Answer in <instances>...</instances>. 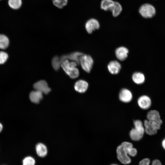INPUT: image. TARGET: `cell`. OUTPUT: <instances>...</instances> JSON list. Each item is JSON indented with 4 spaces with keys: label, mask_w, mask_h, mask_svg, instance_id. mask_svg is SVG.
I'll use <instances>...</instances> for the list:
<instances>
[{
    "label": "cell",
    "mask_w": 165,
    "mask_h": 165,
    "mask_svg": "<svg viewBox=\"0 0 165 165\" xmlns=\"http://www.w3.org/2000/svg\"><path fill=\"white\" fill-rule=\"evenodd\" d=\"M111 165H118L116 164H111Z\"/></svg>",
    "instance_id": "f546056e"
},
{
    "label": "cell",
    "mask_w": 165,
    "mask_h": 165,
    "mask_svg": "<svg viewBox=\"0 0 165 165\" xmlns=\"http://www.w3.org/2000/svg\"><path fill=\"white\" fill-rule=\"evenodd\" d=\"M33 87L35 90L46 94H48L51 91V89L49 87L47 82L44 80L37 82L34 84Z\"/></svg>",
    "instance_id": "9c48e42d"
},
{
    "label": "cell",
    "mask_w": 165,
    "mask_h": 165,
    "mask_svg": "<svg viewBox=\"0 0 165 165\" xmlns=\"http://www.w3.org/2000/svg\"><path fill=\"white\" fill-rule=\"evenodd\" d=\"M107 67L109 72L114 75L118 74L121 69L120 64L115 60L110 61L108 63Z\"/></svg>",
    "instance_id": "5bb4252c"
},
{
    "label": "cell",
    "mask_w": 165,
    "mask_h": 165,
    "mask_svg": "<svg viewBox=\"0 0 165 165\" xmlns=\"http://www.w3.org/2000/svg\"><path fill=\"white\" fill-rule=\"evenodd\" d=\"M100 27L98 21L94 18H91L86 22L85 27L87 32L89 34L92 33L94 31L99 29Z\"/></svg>",
    "instance_id": "ba28073f"
},
{
    "label": "cell",
    "mask_w": 165,
    "mask_h": 165,
    "mask_svg": "<svg viewBox=\"0 0 165 165\" xmlns=\"http://www.w3.org/2000/svg\"><path fill=\"white\" fill-rule=\"evenodd\" d=\"M3 128L2 124L0 123V132L2 131Z\"/></svg>",
    "instance_id": "f1b7e54d"
},
{
    "label": "cell",
    "mask_w": 165,
    "mask_h": 165,
    "mask_svg": "<svg viewBox=\"0 0 165 165\" xmlns=\"http://www.w3.org/2000/svg\"><path fill=\"white\" fill-rule=\"evenodd\" d=\"M133 123L134 128L130 130V136L132 140L138 141L141 139L144 136L145 132L144 127L140 120H135Z\"/></svg>",
    "instance_id": "277c9868"
},
{
    "label": "cell",
    "mask_w": 165,
    "mask_h": 165,
    "mask_svg": "<svg viewBox=\"0 0 165 165\" xmlns=\"http://www.w3.org/2000/svg\"><path fill=\"white\" fill-rule=\"evenodd\" d=\"M35 149L36 153L38 156L43 157L47 155V148L44 144L40 143L37 144Z\"/></svg>",
    "instance_id": "e0dca14e"
},
{
    "label": "cell",
    "mask_w": 165,
    "mask_h": 165,
    "mask_svg": "<svg viewBox=\"0 0 165 165\" xmlns=\"http://www.w3.org/2000/svg\"><path fill=\"white\" fill-rule=\"evenodd\" d=\"M9 40L6 35L0 34V49H4L7 47L9 44Z\"/></svg>",
    "instance_id": "44dd1931"
},
{
    "label": "cell",
    "mask_w": 165,
    "mask_h": 165,
    "mask_svg": "<svg viewBox=\"0 0 165 165\" xmlns=\"http://www.w3.org/2000/svg\"><path fill=\"white\" fill-rule=\"evenodd\" d=\"M150 163V160L148 158H145L140 162L139 165H149Z\"/></svg>",
    "instance_id": "484cf974"
},
{
    "label": "cell",
    "mask_w": 165,
    "mask_h": 165,
    "mask_svg": "<svg viewBox=\"0 0 165 165\" xmlns=\"http://www.w3.org/2000/svg\"><path fill=\"white\" fill-rule=\"evenodd\" d=\"M119 97L120 101L126 103L130 102L133 98L131 92L129 90L126 88H123L120 90Z\"/></svg>",
    "instance_id": "8fae6325"
},
{
    "label": "cell",
    "mask_w": 165,
    "mask_h": 165,
    "mask_svg": "<svg viewBox=\"0 0 165 165\" xmlns=\"http://www.w3.org/2000/svg\"><path fill=\"white\" fill-rule=\"evenodd\" d=\"M88 84L87 82L83 80L77 81L75 83L74 88L75 90L80 93H83L87 90Z\"/></svg>",
    "instance_id": "9a60e30c"
},
{
    "label": "cell",
    "mask_w": 165,
    "mask_h": 165,
    "mask_svg": "<svg viewBox=\"0 0 165 165\" xmlns=\"http://www.w3.org/2000/svg\"><path fill=\"white\" fill-rule=\"evenodd\" d=\"M122 11V7L121 4L118 2H114V4L109 11H110L114 17H116L119 16Z\"/></svg>",
    "instance_id": "ac0fdd59"
},
{
    "label": "cell",
    "mask_w": 165,
    "mask_h": 165,
    "mask_svg": "<svg viewBox=\"0 0 165 165\" xmlns=\"http://www.w3.org/2000/svg\"><path fill=\"white\" fill-rule=\"evenodd\" d=\"M77 65V63L75 61L70 62L68 60L66 59L62 62L61 66L71 78L74 79L78 77L79 74V70L76 68Z\"/></svg>",
    "instance_id": "3957f363"
},
{
    "label": "cell",
    "mask_w": 165,
    "mask_h": 165,
    "mask_svg": "<svg viewBox=\"0 0 165 165\" xmlns=\"http://www.w3.org/2000/svg\"><path fill=\"white\" fill-rule=\"evenodd\" d=\"M162 145L163 148L165 150V138L162 141Z\"/></svg>",
    "instance_id": "83f0119b"
},
{
    "label": "cell",
    "mask_w": 165,
    "mask_h": 165,
    "mask_svg": "<svg viewBox=\"0 0 165 165\" xmlns=\"http://www.w3.org/2000/svg\"><path fill=\"white\" fill-rule=\"evenodd\" d=\"M147 120L157 123L161 125L162 121L160 118L159 112L156 110H151L149 111L147 114Z\"/></svg>",
    "instance_id": "7c38bea8"
},
{
    "label": "cell",
    "mask_w": 165,
    "mask_h": 165,
    "mask_svg": "<svg viewBox=\"0 0 165 165\" xmlns=\"http://www.w3.org/2000/svg\"><path fill=\"white\" fill-rule=\"evenodd\" d=\"M137 102L140 108L144 110L148 109L150 107L152 104L150 98L145 95H142L139 97L138 100Z\"/></svg>",
    "instance_id": "30bf717a"
},
{
    "label": "cell",
    "mask_w": 165,
    "mask_h": 165,
    "mask_svg": "<svg viewBox=\"0 0 165 165\" xmlns=\"http://www.w3.org/2000/svg\"><path fill=\"white\" fill-rule=\"evenodd\" d=\"M83 54L79 52H75L70 53L62 55L60 57L57 56L54 57L52 60V64L54 69L56 71L60 68L62 62L66 59L70 60L76 62L77 64H79L80 57Z\"/></svg>",
    "instance_id": "7a4b0ae2"
},
{
    "label": "cell",
    "mask_w": 165,
    "mask_h": 165,
    "mask_svg": "<svg viewBox=\"0 0 165 165\" xmlns=\"http://www.w3.org/2000/svg\"><path fill=\"white\" fill-rule=\"evenodd\" d=\"M8 54L3 51H0V64H3L5 62L8 58Z\"/></svg>",
    "instance_id": "d4e9b609"
},
{
    "label": "cell",
    "mask_w": 165,
    "mask_h": 165,
    "mask_svg": "<svg viewBox=\"0 0 165 165\" xmlns=\"http://www.w3.org/2000/svg\"><path fill=\"white\" fill-rule=\"evenodd\" d=\"M128 52V50L127 48L124 46H121L116 49L115 54L118 60L123 61L127 57Z\"/></svg>",
    "instance_id": "4fadbf2b"
},
{
    "label": "cell",
    "mask_w": 165,
    "mask_h": 165,
    "mask_svg": "<svg viewBox=\"0 0 165 165\" xmlns=\"http://www.w3.org/2000/svg\"><path fill=\"white\" fill-rule=\"evenodd\" d=\"M8 4L9 6L14 9L19 8L21 5V0H9Z\"/></svg>",
    "instance_id": "7402d4cb"
},
{
    "label": "cell",
    "mask_w": 165,
    "mask_h": 165,
    "mask_svg": "<svg viewBox=\"0 0 165 165\" xmlns=\"http://www.w3.org/2000/svg\"><path fill=\"white\" fill-rule=\"evenodd\" d=\"M132 79L135 83L137 84H141L144 82L145 78L143 73L137 72L133 74Z\"/></svg>",
    "instance_id": "d6986e66"
},
{
    "label": "cell",
    "mask_w": 165,
    "mask_h": 165,
    "mask_svg": "<svg viewBox=\"0 0 165 165\" xmlns=\"http://www.w3.org/2000/svg\"><path fill=\"white\" fill-rule=\"evenodd\" d=\"M52 1L55 6L61 9L67 5L68 0H52Z\"/></svg>",
    "instance_id": "603a6c76"
},
{
    "label": "cell",
    "mask_w": 165,
    "mask_h": 165,
    "mask_svg": "<svg viewBox=\"0 0 165 165\" xmlns=\"http://www.w3.org/2000/svg\"><path fill=\"white\" fill-rule=\"evenodd\" d=\"M137 152V149L133 147V144L128 142H122L116 149L118 159L121 163L125 164H129L131 162L130 158L128 155L134 156Z\"/></svg>",
    "instance_id": "6da1fadb"
},
{
    "label": "cell",
    "mask_w": 165,
    "mask_h": 165,
    "mask_svg": "<svg viewBox=\"0 0 165 165\" xmlns=\"http://www.w3.org/2000/svg\"><path fill=\"white\" fill-rule=\"evenodd\" d=\"M114 2L112 0H102L101 2V8L105 11H110Z\"/></svg>",
    "instance_id": "ffe728a7"
},
{
    "label": "cell",
    "mask_w": 165,
    "mask_h": 165,
    "mask_svg": "<svg viewBox=\"0 0 165 165\" xmlns=\"http://www.w3.org/2000/svg\"><path fill=\"white\" fill-rule=\"evenodd\" d=\"M138 11L141 16L145 18H151L156 13V9L154 6L149 3L142 5L139 7Z\"/></svg>",
    "instance_id": "5b68a950"
},
{
    "label": "cell",
    "mask_w": 165,
    "mask_h": 165,
    "mask_svg": "<svg viewBox=\"0 0 165 165\" xmlns=\"http://www.w3.org/2000/svg\"><path fill=\"white\" fill-rule=\"evenodd\" d=\"M145 132L148 135H152L156 134L161 127V125L153 121L145 120L144 123Z\"/></svg>",
    "instance_id": "52a82bcc"
},
{
    "label": "cell",
    "mask_w": 165,
    "mask_h": 165,
    "mask_svg": "<svg viewBox=\"0 0 165 165\" xmlns=\"http://www.w3.org/2000/svg\"><path fill=\"white\" fill-rule=\"evenodd\" d=\"M152 165H162L160 161L158 160H153L152 162Z\"/></svg>",
    "instance_id": "4316f807"
},
{
    "label": "cell",
    "mask_w": 165,
    "mask_h": 165,
    "mask_svg": "<svg viewBox=\"0 0 165 165\" xmlns=\"http://www.w3.org/2000/svg\"><path fill=\"white\" fill-rule=\"evenodd\" d=\"M79 64L82 69L87 73H90L92 68L94 61L92 57L89 55L83 54L79 58Z\"/></svg>",
    "instance_id": "8992f818"
},
{
    "label": "cell",
    "mask_w": 165,
    "mask_h": 165,
    "mask_svg": "<svg viewBox=\"0 0 165 165\" xmlns=\"http://www.w3.org/2000/svg\"><path fill=\"white\" fill-rule=\"evenodd\" d=\"M35 159L30 156L25 157L23 160V165H35Z\"/></svg>",
    "instance_id": "cb8c5ba5"
},
{
    "label": "cell",
    "mask_w": 165,
    "mask_h": 165,
    "mask_svg": "<svg viewBox=\"0 0 165 165\" xmlns=\"http://www.w3.org/2000/svg\"><path fill=\"white\" fill-rule=\"evenodd\" d=\"M42 98V93L36 90L31 92L29 95V98L31 101L35 103H39Z\"/></svg>",
    "instance_id": "2e32d148"
}]
</instances>
